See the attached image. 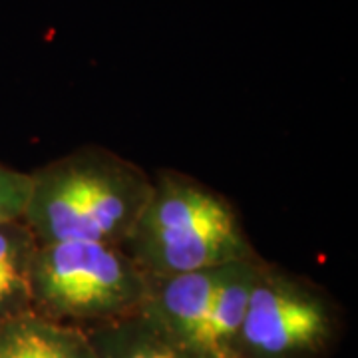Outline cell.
<instances>
[{
	"label": "cell",
	"mask_w": 358,
	"mask_h": 358,
	"mask_svg": "<svg viewBox=\"0 0 358 358\" xmlns=\"http://www.w3.org/2000/svg\"><path fill=\"white\" fill-rule=\"evenodd\" d=\"M24 211L38 243L124 245L152 192V178L122 155L82 148L30 173Z\"/></svg>",
	"instance_id": "obj_1"
},
{
	"label": "cell",
	"mask_w": 358,
	"mask_h": 358,
	"mask_svg": "<svg viewBox=\"0 0 358 358\" xmlns=\"http://www.w3.org/2000/svg\"><path fill=\"white\" fill-rule=\"evenodd\" d=\"M122 249L145 275L223 267L257 255L227 197L192 176L164 169Z\"/></svg>",
	"instance_id": "obj_2"
},
{
	"label": "cell",
	"mask_w": 358,
	"mask_h": 358,
	"mask_svg": "<svg viewBox=\"0 0 358 358\" xmlns=\"http://www.w3.org/2000/svg\"><path fill=\"white\" fill-rule=\"evenodd\" d=\"M145 289L148 275L120 245L38 243L32 259V313L84 331L138 313Z\"/></svg>",
	"instance_id": "obj_3"
},
{
	"label": "cell",
	"mask_w": 358,
	"mask_h": 358,
	"mask_svg": "<svg viewBox=\"0 0 358 358\" xmlns=\"http://www.w3.org/2000/svg\"><path fill=\"white\" fill-rule=\"evenodd\" d=\"M341 331L338 305L320 285L259 261L237 358H327Z\"/></svg>",
	"instance_id": "obj_4"
},
{
	"label": "cell",
	"mask_w": 358,
	"mask_h": 358,
	"mask_svg": "<svg viewBox=\"0 0 358 358\" xmlns=\"http://www.w3.org/2000/svg\"><path fill=\"white\" fill-rule=\"evenodd\" d=\"M225 268L227 265L176 275H148L140 313L167 338L197 358V343Z\"/></svg>",
	"instance_id": "obj_5"
},
{
	"label": "cell",
	"mask_w": 358,
	"mask_h": 358,
	"mask_svg": "<svg viewBox=\"0 0 358 358\" xmlns=\"http://www.w3.org/2000/svg\"><path fill=\"white\" fill-rule=\"evenodd\" d=\"M259 261L261 257H253L227 265L197 343V358H237L247 301Z\"/></svg>",
	"instance_id": "obj_6"
},
{
	"label": "cell",
	"mask_w": 358,
	"mask_h": 358,
	"mask_svg": "<svg viewBox=\"0 0 358 358\" xmlns=\"http://www.w3.org/2000/svg\"><path fill=\"white\" fill-rule=\"evenodd\" d=\"M0 358H96L88 333L36 313L0 322Z\"/></svg>",
	"instance_id": "obj_7"
},
{
	"label": "cell",
	"mask_w": 358,
	"mask_h": 358,
	"mask_svg": "<svg viewBox=\"0 0 358 358\" xmlns=\"http://www.w3.org/2000/svg\"><path fill=\"white\" fill-rule=\"evenodd\" d=\"M86 333L96 358H195L167 338L140 310Z\"/></svg>",
	"instance_id": "obj_8"
},
{
	"label": "cell",
	"mask_w": 358,
	"mask_h": 358,
	"mask_svg": "<svg viewBox=\"0 0 358 358\" xmlns=\"http://www.w3.org/2000/svg\"><path fill=\"white\" fill-rule=\"evenodd\" d=\"M36 247L22 219L0 223V322L32 310L30 271Z\"/></svg>",
	"instance_id": "obj_9"
},
{
	"label": "cell",
	"mask_w": 358,
	"mask_h": 358,
	"mask_svg": "<svg viewBox=\"0 0 358 358\" xmlns=\"http://www.w3.org/2000/svg\"><path fill=\"white\" fill-rule=\"evenodd\" d=\"M30 189V173L0 164V223L20 221L24 217Z\"/></svg>",
	"instance_id": "obj_10"
}]
</instances>
